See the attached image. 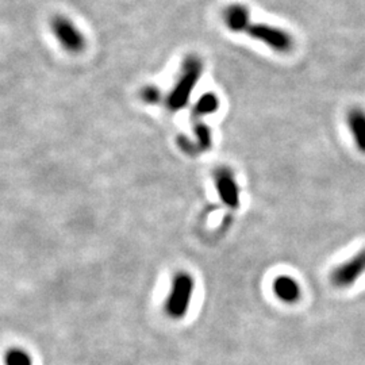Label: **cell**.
Masks as SVG:
<instances>
[{
	"mask_svg": "<svg viewBox=\"0 0 365 365\" xmlns=\"http://www.w3.org/2000/svg\"><path fill=\"white\" fill-rule=\"evenodd\" d=\"M178 142H179V146L182 148V150H184L187 155L194 156V155L199 153V152H198V148H196V145H195V142L191 141L189 138H187V137H184V136H180V137L178 138Z\"/></svg>",
	"mask_w": 365,
	"mask_h": 365,
	"instance_id": "14",
	"label": "cell"
},
{
	"mask_svg": "<svg viewBox=\"0 0 365 365\" xmlns=\"http://www.w3.org/2000/svg\"><path fill=\"white\" fill-rule=\"evenodd\" d=\"M6 365H33V362L26 350L14 348L10 349L6 355Z\"/></svg>",
	"mask_w": 365,
	"mask_h": 365,
	"instance_id": "12",
	"label": "cell"
},
{
	"mask_svg": "<svg viewBox=\"0 0 365 365\" xmlns=\"http://www.w3.org/2000/svg\"><path fill=\"white\" fill-rule=\"evenodd\" d=\"M194 279L187 272H179L172 280V288L168 295L165 311L172 320H182L188 313L194 294Z\"/></svg>",
	"mask_w": 365,
	"mask_h": 365,
	"instance_id": "2",
	"label": "cell"
},
{
	"mask_svg": "<svg viewBox=\"0 0 365 365\" xmlns=\"http://www.w3.org/2000/svg\"><path fill=\"white\" fill-rule=\"evenodd\" d=\"M273 292L279 301L287 304L298 303L302 296L301 285L288 275H280L275 279Z\"/></svg>",
	"mask_w": 365,
	"mask_h": 365,
	"instance_id": "7",
	"label": "cell"
},
{
	"mask_svg": "<svg viewBox=\"0 0 365 365\" xmlns=\"http://www.w3.org/2000/svg\"><path fill=\"white\" fill-rule=\"evenodd\" d=\"M365 273V249L352 259L336 266L330 273V282L337 288H348Z\"/></svg>",
	"mask_w": 365,
	"mask_h": 365,
	"instance_id": "5",
	"label": "cell"
},
{
	"mask_svg": "<svg viewBox=\"0 0 365 365\" xmlns=\"http://www.w3.org/2000/svg\"><path fill=\"white\" fill-rule=\"evenodd\" d=\"M50 29L55 38L68 53L78 55L85 48V38L78 26L64 15H56L50 22Z\"/></svg>",
	"mask_w": 365,
	"mask_h": 365,
	"instance_id": "4",
	"label": "cell"
},
{
	"mask_svg": "<svg viewBox=\"0 0 365 365\" xmlns=\"http://www.w3.org/2000/svg\"><path fill=\"white\" fill-rule=\"evenodd\" d=\"M194 133H195V145L198 148V152H206L211 148V130L207 124H204L202 122L196 123L194 127Z\"/></svg>",
	"mask_w": 365,
	"mask_h": 365,
	"instance_id": "11",
	"label": "cell"
},
{
	"mask_svg": "<svg viewBox=\"0 0 365 365\" xmlns=\"http://www.w3.org/2000/svg\"><path fill=\"white\" fill-rule=\"evenodd\" d=\"M245 34L252 37L253 40L260 41L269 46L272 50L278 53H289L294 49L292 36L278 26H272L268 23L249 22L243 30Z\"/></svg>",
	"mask_w": 365,
	"mask_h": 365,
	"instance_id": "3",
	"label": "cell"
},
{
	"mask_svg": "<svg viewBox=\"0 0 365 365\" xmlns=\"http://www.w3.org/2000/svg\"><path fill=\"white\" fill-rule=\"evenodd\" d=\"M214 182L221 201L230 208H237L240 206V187L233 171L226 166L218 168Z\"/></svg>",
	"mask_w": 365,
	"mask_h": 365,
	"instance_id": "6",
	"label": "cell"
},
{
	"mask_svg": "<svg viewBox=\"0 0 365 365\" xmlns=\"http://www.w3.org/2000/svg\"><path fill=\"white\" fill-rule=\"evenodd\" d=\"M223 20L226 27L233 33H243L245 27L250 22L249 10L243 4H230L223 13Z\"/></svg>",
	"mask_w": 365,
	"mask_h": 365,
	"instance_id": "9",
	"label": "cell"
},
{
	"mask_svg": "<svg viewBox=\"0 0 365 365\" xmlns=\"http://www.w3.org/2000/svg\"><path fill=\"white\" fill-rule=\"evenodd\" d=\"M220 108V99L213 92H207L199 98L198 103L194 106L192 110V117L194 118H201L204 115H210L214 114L217 110Z\"/></svg>",
	"mask_w": 365,
	"mask_h": 365,
	"instance_id": "10",
	"label": "cell"
},
{
	"mask_svg": "<svg viewBox=\"0 0 365 365\" xmlns=\"http://www.w3.org/2000/svg\"><path fill=\"white\" fill-rule=\"evenodd\" d=\"M346 123L352 133L353 141L359 152L365 155V111L360 107H353L346 114Z\"/></svg>",
	"mask_w": 365,
	"mask_h": 365,
	"instance_id": "8",
	"label": "cell"
},
{
	"mask_svg": "<svg viewBox=\"0 0 365 365\" xmlns=\"http://www.w3.org/2000/svg\"><path fill=\"white\" fill-rule=\"evenodd\" d=\"M203 73V62L196 56H188L182 62V72L176 84L166 96V106L171 111H180L184 108L196 87Z\"/></svg>",
	"mask_w": 365,
	"mask_h": 365,
	"instance_id": "1",
	"label": "cell"
},
{
	"mask_svg": "<svg viewBox=\"0 0 365 365\" xmlns=\"http://www.w3.org/2000/svg\"><path fill=\"white\" fill-rule=\"evenodd\" d=\"M141 99L148 104H157L162 101V91L157 87L148 85L141 90Z\"/></svg>",
	"mask_w": 365,
	"mask_h": 365,
	"instance_id": "13",
	"label": "cell"
}]
</instances>
